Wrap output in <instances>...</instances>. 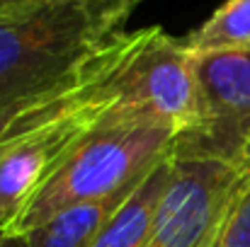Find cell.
<instances>
[{"instance_id":"6","label":"cell","mask_w":250,"mask_h":247,"mask_svg":"<svg viewBox=\"0 0 250 247\" xmlns=\"http://www.w3.org/2000/svg\"><path fill=\"white\" fill-rule=\"evenodd\" d=\"M241 179V163L175 155L167 191L141 247H214Z\"/></svg>"},{"instance_id":"11","label":"cell","mask_w":250,"mask_h":247,"mask_svg":"<svg viewBox=\"0 0 250 247\" xmlns=\"http://www.w3.org/2000/svg\"><path fill=\"white\" fill-rule=\"evenodd\" d=\"M243 179L214 247H250V143L243 153Z\"/></svg>"},{"instance_id":"1","label":"cell","mask_w":250,"mask_h":247,"mask_svg":"<svg viewBox=\"0 0 250 247\" xmlns=\"http://www.w3.org/2000/svg\"><path fill=\"white\" fill-rule=\"evenodd\" d=\"M139 0H37L0 19V112L81 78Z\"/></svg>"},{"instance_id":"10","label":"cell","mask_w":250,"mask_h":247,"mask_svg":"<svg viewBox=\"0 0 250 247\" xmlns=\"http://www.w3.org/2000/svg\"><path fill=\"white\" fill-rule=\"evenodd\" d=\"M85 71L81 73L78 80H73L71 85H66V87L46 95V97H39V99H32V102H24V104H17V107H10V109L0 112V146L20 138L22 133H27L37 124H42L49 116H54L71 99V95L81 87V82L85 78Z\"/></svg>"},{"instance_id":"12","label":"cell","mask_w":250,"mask_h":247,"mask_svg":"<svg viewBox=\"0 0 250 247\" xmlns=\"http://www.w3.org/2000/svg\"><path fill=\"white\" fill-rule=\"evenodd\" d=\"M37 0H0V19L5 17H12L22 10H27L29 5H34Z\"/></svg>"},{"instance_id":"2","label":"cell","mask_w":250,"mask_h":247,"mask_svg":"<svg viewBox=\"0 0 250 247\" xmlns=\"http://www.w3.org/2000/svg\"><path fill=\"white\" fill-rule=\"evenodd\" d=\"M175 141L177 131L167 124L122 119L104 109L92 133L0 233L24 235L73 204L102 199L134 184L175 148Z\"/></svg>"},{"instance_id":"9","label":"cell","mask_w":250,"mask_h":247,"mask_svg":"<svg viewBox=\"0 0 250 247\" xmlns=\"http://www.w3.org/2000/svg\"><path fill=\"white\" fill-rule=\"evenodd\" d=\"M185 46L192 54L250 46V0H226L204 24L187 34Z\"/></svg>"},{"instance_id":"7","label":"cell","mask_w":250,"mask_h":247,"mask_svg":"<svg viewBox=\"0 0 250 247\" xmlns=\"http://www.w3.org/2000/svg\"><path fill=\"white\" fill-rule=\"evenodd\" d=\"M144 179V177H141ZM136 179L129 187L117 189L114 194H107L102 199L73 204L51 218L42 221L32 230L24 233L29 247H95L97 238L112 221V216L124 206V201L131 196V191L139 187Z\"/></svg>"},{"instance_id":"3","label":"cell","mask_w":250,"mask_h":247,"mask_svg":"<svg viewBox=\"0 0 250 247\" xmlns=\"http://www.w3.org/2000/svg\"><path fill=\"white\" fill-rule=\"evenodd\" d=\"M192 51L163 27L122 32L114 39L107 114L161 121L177 133L197 119V82Z\"/></svg>"},{"instance_id":"8","label":"cell","mask_w":250,"mask_h":247,"mask_svg":"<svg viewBox=\"0 0 250 247\" xmlns=\"http://www.w3.org/2000/svg\"><path fill=\"white\" fill-rule=\"evenodd\" d=\"M175 167V155L172 151L166 158H161L153 165L139 187L131 191V196L124 201V206L112 216L102 235L97 238L95 247H141L153 221L161 209V201L167 191L170 177Z\"/></svg>"},{"instance_id":"13","label":"cell","mask_w":250,"mask_h":247,"mask_svg":"<svg viewBox=\"0 0 250 247\" xmlns=\"http://www.w3.org/2000/svg\"><path fill=\"white\" fill-rule=\"evenodd\" d=\"M0 247H29L24 235H2L0 233Z\"/></svg>"},{"instance_id":"5","label":"cell","mask_w":250,"mask_h":247,"mask_svg":"<svg viewBox=\"0 0 250 247\" xmlns=\"http://www.w3.org/2000/svg\"><path fill=\"white\" fill-rule=\"evenodd\" d=\"M192 56L197 119L177 133L172 153L241 163L250 143V46Z\"/></svg>"},{"instance_id":"4","label":"cell","mask_w":250,"mask_h":247,"mask_svg":"<svg viewBox=\"0 0 250 247\" xmlns=\"http://www.w3.org/2000/svg\"><path fill=\"white\" fill-rule=\"evenodd\" d=\"M112 49L114 41L87 66L81 87L54 116L0 146V228L39 194L109 107Z\"/></svg>"}]
</instances>
